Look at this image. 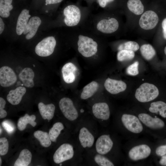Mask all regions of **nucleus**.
<instances>
[{"label": "nucleus", "mask_w": 166, "mask_h": 166, "mask_svg": "<svg viewBox=\"0 0 166 166\" xmlns=\"http://www.w3.org/2000/svg\"><path fill=\"white\" fill-rule=\"evenodd\" d=\"M74 154L73 146L68 143H64L61 145L55 152L53 156V160L56 164L61 163L72 158Z\"/></svg>", "instance_id": "obj_9"}, {"label": "nucleus", "mask_w": 166, "mask_h": 166, "mask_svg": "<svg viewBox=\"0 0 166 166\" xmlns=\"http://www.w3.org/2000/svg\"><path fill=\"white\" fill-rule=\"evenodd\" d=\"M101 36L91 30H75V39L77 42V50L83 56L90 57L94 55L98 50V39Z\"/></svg>", "instance_id": "obj_1"}, {"label": "nucleus", "mask_w": 166, "mask_h": 166, "mask_svg": "<svg viewBox=\"0 0 166 166\" xmlns=\"http://www.w3.org/2000/svg\"><path fill=\"white\" fill-rule=\"evenodd\" d=\"M90 8L78 3L67 5L63 12L65 24L68 26L75 28L81 26L86 21L90 12Z\"/></svg>", "instance_id": "obj_2"}, {"label": "nucleus", "mask_w": 166, "mask_h": 166, "mask_svg": "<svg viewBox=\"0 0 166 166\" xmlns=\"http://www.w3.org/2000/svg\"><path fill=\"white\" fill-rule=\"evenodd\" d=\"M17 80L16 75L10 67L4 66L0 68V84L4 87L10 86L14 84Z\"/></svg>", "instance_id": "obj_12"}, {"label": "nucleus", "mask_w": 166, "mask_h": 166, "mask_svg": "<svg viewBox=\"0 0 166 166\" xmlns=\"http://www.w3.org/2000/svg\"><path fill=\"white\" fill-rule=\"evenodd\" d=\"M30 16L29 10L25 9L22 11L18 16L17 23L16 32L18 35H21L23 33Z\"/></svg>", "instance_id": "obj_22"}, {"label": "nucleus", "mask_w": 166, "mask_h": 166, "mask_svg": "<svg viewBox=\"0 0 166 166\" xmlns=\"http://www.w3.org/2000/svg\"><path fill=\"white\" fill-rule=\"evenodd\" d=\"M38 108L42 118L44 120H51L53 117L55 107V105L51 103L45 105L42 102L38 105Z\"/></svg>", "instance_id": "obj_21"}, {"label": "nucleus", "mask_w": 166, "mask_h": 166, "mask_svg": "<svg viewBox=\"0 0 166 166\" xmlns=\"http://www.w3.org/2000/svg\"><path fill=\"white\" fill-rule=\"evenodd\" d=\"M106 89L109 93L116 94L125 90L126 84L122 81L108 78L104 83Z\"/></svg>", "instance_id": "obj_15"}, {"label": "nucleus", "mask_w": 166, "mask_h": 166, "mask_svg": "<svg viewBox=\"0 0 166 166\" xmlns=\"http://www.w3.org/2000/svg\"><path fill=\"white\" fill-rule=\"evenodd\" d=\"M93 18L91 30L100 36L101 34L114 33L119 27L118 21L115 18H105L100 14L94 16Z\"/></svg>", "instance_id": "obj_3"}, {"label": "nucleus", "mask_w": 166, "mask_h": 166, "mask_svg": "<svg viewBox=\"0 0 166 166\" xmlns=\"http://www.w3.org/2000/svg\"><path fill=\"white\" fill-rule=\"evenodd\" d=\"M138 61H136L129 66L126 69V73L128 75L132 76H136L139 73Z\"/></svg>", "instance_id": "obj_36"}, {"label": "nucleus", "mask_w": 166, "mask_h": 166, "mask_svg": "<svg viewBox=\"0 0 166 166\" xmlns=\"http://www.w3.org/2000/svg\"><path fill=\"white\" fill-rule=\"evenodd\" d=\"M137 116L143 125L151 130L159 129L164 126V123L160 119L153 117L148 113H141Z\"/></svg>", "instance_id": "obj_11"}, {"label": "nucleus", "mask_w": 166, "mask_h": 166, "mask_svg": "<svg viewBox=\"0 0 166 166\" xmlns=\"http://www.w3.org/2000/svg\"><path fill=\"white\" fill-rule=\"evenodd\" d=\"M64 128V125L61 122H56L53 125L49 132L50 138L52 141L53 142L56 141L57 138Z\"/></svg>", "instance_id": "obj_31"}, {"label": "nucleus", "mask_w": 166, "mask_h": 166, "mask_svg": "<svg viewBox=\"0 0 166 166\" xmlns=\"http://www.w3.org/2000/svg\"><path fill=\"white\" fill-rule=\"evenodd\" d=\"M9 144L7 140L5 137L0 138V155L3 156L6 154L8 151Z\"/></svg>", "instance_id": "obj_35"}, {"label": "nucleus", "mask_w": 166, "mask_h": 166, "mask_svg": "<svg viewBox=\"0 0 166 166\" xmlns=\"http://www.w3.org/2000/svg\"><path fill=\"white\" fill-rule=\"evenodd\" d=\"M79 1L84 0L85 2L88 5L89 7H90L92 6L93 3L95 2H96V0H78Z\"/></svg>", "instance_id": "obj_45"}, {"label": "nucleus", "mask_w": 166, "mask_h": 166, "mask_svg": "<svg viewBox=\"0 0 166 166\" xmlns=\"http://www.w3.org/2000/svg\"><path fill=\"white\" fill-rule=\"evenodd\" d=\"M0 135H1V133H2V129L1 128V126H0Z\"/></svg>", "instance_id": "obj_48"}, {"label": "nucleus", "mask_w": 166, "mask_h": 166, "mask_svg": "<svg viewBox=\"0 0 166 166\" xmlns=\"http://www.w3.org/2000/svg\"><path fill=\"white\" fill-rule=\"evenodd\" d=\"M77 70V68L73 63L68 62L65 64L61 69L62 77L64 81L67 83L73 82L75 79V73Z\"/></svg>", "instance_id": "obj_17"}, {"label": "nucleus", "mask_w": 166, "mask_h": 166, "mask_svg": "<svg viewBox=\"0 0 166 166\" xmlns=\"http://www.w3.org/2000/svg\"><path fill=\"white\" fill-rule=\"evenodd\" d=\"M159 94V90L155 85L148 83H144L136 89L135 96L139 101L146 103L154 100Z\"/></svg>", "instance_id": "obj_4"}, {"label": "nucleus", "mask_w": 166, "mask_h": 166, "mask_svg": "<svg viewBox=\"0 0 166 166\" xmlns=\"http://www.w3.org/2000/svg\"><path fill=\"white\" fill-rule=\"evenodd\" d=\"M115 0H96L100 7L103 8H105L110 3L113 2Z\"/></svg>", "instance_id": "obj_40"}, {"label": "nucleus", "mask_w": 166, "mask_h": 166, "mask_svg": "<svg viewBox=\"0 0 166 166\" xmlns=\"http://www.w3.org/2000/svg\"><path fill=\"white\" fill-rule=\"evenodd\" d=\"M92 110L93 115L98 119L106 121L109 118V108L108 105L105 102L95 103L92 106Z\"/></svg>", "instance_id": "obj_14"}, {"label": "nucleus", "mask_w": 166, "mask_h": 166, "mask_svg": "<svg viewBox=\"0 0 166 166\" xmlns=\"http://www.w3.org/2000/svg\"><path fill=\"white\" fill-rule=\"evenodd\" d=\"M48 5V4H46V3L45 4V5Z\"/></svg>", "instance_id": "obj_49"}, {"label": "nucleus", "mask_w": 166, "mask_h": 166, "mask_svg": "<svg viewBox=\"0 0 166 166\" xmlns=\"http://www.w3.org/2000/svg\"><path fill=\"white\" fill-rule=\"evenodd\" d=\"M36 117L34 115L31 116L26 114L23 117H20L18 120V128L21 131L24 130L26 128L27 124H30L33 127H34L37 124L35 121Z\"/></svg>", "instance_id": "obj_26"}, {"label": "nucleus", "mask_w": 166, "mask_h": 166, "mask_svg": "<svg viewBox=\"0 0 166 166\" xmlns=\"http://www.w3.org/2000/svg\"><path fill=\"white\" fill-rule=\"evenodd\" d=\"M140 50L142 56L147 60L152 59L156 54L155 49L149 44L142 45L140 47Z\"/></svg>", "instance_id": "obj_29"}, {"label": "nucleus", "mask_w": 166, "mask_h": 166, "mask_svg": "<svg viewBox=\"0 0 166 166\" xmlns=\"http://www.w3.org/2000/svg\"><path fill=\"white\" fill-rule=\"evenodd\" d=\"M26 92V89L25 87L19 86L9 91L7 96V100L12 105H17L20 102Z\"/></svg>", "instance_id": "obj_19"}, {"label": "nucleus", "mask_w": 166, "mask_h": 166, "mask_svg": "<svg viewBox=\"0 0 166 166\" xmlns=\"http://www.w3.org/2000/svg\"><path fill=\"white\" fill-rule=\"evenodd\" d=\"M2 124L3 127L9 133H12L14 130L15 128L13 124L8 120L3 121Z\"/></svg>", "instance_id": "obj_37"}, {"label": "nucleus", "mask_w": 166, "mask_h": 166, "mask_svg": "<svg viewBox=\"0 0 166 166\" xmlns=\"http://www.w3.org/2000/svg\"><path fill=\"white\" fill-rule=\"evenodd\" d=\"M149 111L156 114L159 113L163 118H166V103L158 101L152 102L149 108Z\"/></svg>", "instance_id": "obj_24"}, {"label": "nucleus", "mask_w": 166, "mask_h": 166, "mask_svg": "<svg viewBox=\"0 0 166 166\" xmlns=\"http://www.w3.org/2000/svg\"><path fill=\"white\" fill-rule=\"evenodd\" d=\"M98 87V84L95 81L89 83L84 87L81 94V98L85 100L90 97L97 91Z\"/></svg>", "instance_id": "obj_25"}, {"label": "nucleus", "mask_w": 166, "mask_h": 166, "mask_svg": "<svg viewBox=\"0 0 166 166\" xmlns=\"http://www.w3.org/2000/svg\"><path fill=\"white\" fill-rule=\"evenodd\" d=\"M94 160L98 165L100 166H113V163L108 158L98 153L94 157Z\"/></svg>", "instance_id": "obj_33"}, {"label": "nucleus", "mask_w": 166, "mask_h": 166, "mask_svg": "<svg viewBox=\"0 0 166 166\" xmlns=\"http://www.w3.org/2000/svg\"><path fill=\"white\" fill-rule=\"evenodd\" d=\"M4 29V23L1 18H0V34L2 33Z\"/></svg>", "instance_id": "obj_44"}, {"label": "nucleus", "mask_w": 166, "mask_h": 166, "mask_svg": "<svg viewBox=\"0 0 166 166\" xmlns=\"http://www.w3.org/2000/svg\"><path fill=\"white\" fill-rule=\"evenodd\" d=\"M41 23V20L39 17L34 16L31 18L23 32L24 34H26V39H30L34 36Z\"/></svg>", "instance_id": "obj_16"}, {"label": "nucleus", "mask_w": 166, "mask_h": 166, "mask_svg": "<svg viewBox=\"0 0 166 166\" xmlns=\"http://www.w3.org/2000/svg\"><path fill=\"white\" fill-rule=\"evenodd\" d=\"M78 137L80 144L84 148H90L93 146L94 136L86 128L83 127L80 129Z\"/></svg>", "instance_id": "obj_18"}, {"label": "nucleus", "mask_w": 166, "mask_h": 166, "mask_svg": "<svg viewBox=\"0 0 166 166\" xmlns=\"http://www.w3.org/2000/svg\"><path fill=\"white\" fill-rule=\"evenodd\" d=\"M59 105L64 116L67 119L73 121L77 118L78 112L71 99L66 97L62 98L60 100Z\"/></svg>", "instance_id": "obj_8"}, {"label": "nucleus", "mask_w": 166, "mask_h": 166, "mask_svg": "<svg viewBox=\"0 0 166 166\" xmlns=\"http://www.w3.org/2000/svg\"><path fill=\"white\" fill-rule=\"evenodd\" d=\"M156 154L158 156H162L166 154V145L160 146L155 150Z\"/></svg>", "instance_id": "obj_39"}, {"label": "nucleus", "mask_w": 166, "mask_h": 166, "mask_svg": "<svg viewBox=\"0 0 166 166\" xmlns=\"http://www.w3.org/2000/svg\"><path fill=\"white\" fill-rule=\"evenodd\" d=\"M32 156L31 152L28 150L26 149L22 150L15 161L14 166H28L31 162Z\"/></svg>", "instance_id": "obj_23"}, {"label": "nucleus", "mask_w": 166, "mask_h": 166, "mask_svg": "<svg viewBox=\"0 0 166 166\" xmlns=\"http://www.w3.org/2000/svg\"><path fill=\"white\" fill-rule=\"evenodd\" d=\"M63 0H45L46 3L47 4H58L61 2Z\"/></svg>", "instance_id": "obj_42"}, {"label": "nucleus", "mask_w": 166, "mask_h": 166, "mask_svg": "<svg viewBox=\"0 0 166 166\" xmlns=\"http://www.w3.org/2000/svg\"><path fill=\"white\" fill-rule=\"evenodd\" d=\"M162 27L164 38L166 40V18L163 21L162 23Z\"/></svg>", "instance_id": "obj_41"}, {"label": "nucleus", "mask_w": 166, "mask_h": 166, "mask_svg": "<svg viewBox=\"0 0 166 166\" xmlns=\"http://www.w3.org/2000/svg\"><path fill=\"white\" fill-rule=\"evenodd\" d=\"M56 45V41L53 36L45 38L39 42L35 48V52L39 56L46 57L52 54Z\"/></svg>", "instance_id": "obj_7"}, {"label": "nucleus", "mask_w": 166, "mask_h": 166, "mask_svg": "<svg viewBox=\"0 0 166 166\" xmlns=\"http://www.w3.org/2000/svg\"><path fill=\"white\" fill-rule=\"evenodd\" d=\"M139 48V45L137 43L130 41L120 44L118 46L117 49L118 51L124 49L134 52L137 50Z\"/></svg>", "instance_id": "obj_34"}, {"label": "nucleus", "mask_w": 166, "mask_h": 166, "mask_svg": "<svg viewBox=\"0 0 166 166\" xmlns=\"http://www.w3.org/2000/svg\"><path fill=\"white\" fill-rule=\"evenodd\" d=\"M6 104L5 100L2 97H0V118L6 117L7 116L6 112L4 109Z\"/></svg>", "instance_id": "obj_38"}, {"label": "nucleus", "mask_w": 166, "mask_h": 166, "mask_svg": "<svg viewBox=\"0 0 166 166\" xmlns=\"http://www.w3.org/2000/svg\"><path fill=\"white\" fill-rule=\"evenodd\" d=\"M159 21L157 14L152 10H148L141 15L139 21V24L142 29L150 30L154 28Z\"/></svg>", "instance_id": "obj_10"}, {"label": "nucleus", "mask_w": 166, "mask_h": 166, "mask_svg": "<svg viewBox=\"0 0 166 166\" xmlns=\"http://www.w3.org/2000/svg\"><path fill=\"white\" fill-rule=\"evenodd\" d=\"M2 159H1V157H0V166H1V164H2Z\"/></svg>", "instance_id": "obj_47"}, {"label": "nucleus", "mask_w": 166, "mask_h": 166, "mask_svg": "<svg viewBox=\"0 0 166 166\" xmlns=\"http://www.w3.org/2000/svg\"><path fill=\"white\" fill-rule=\"evenodd\" d=\"M164 52L165 54L166 55V46L165 47L164 49Z\"/></svg>", "instance_id": "obj_46"}, {"label": "nucleus", "mask_w": 166, "mask_h": 166, "mask_svg": "<svg viewBox=\"0 0 166 166\" xmlns=\"http://www.w3.org/2000/svg\"><path fill=\"white\" fill-rule=\"evenodd\" d=\"M12 0H0V15L7 18L10 15V11L13 8Z\"/></svg>", "instance_id": "obj_30"}, {"label": "nucleus", "mask_w": 166, "mask_h": 166, "mask_svg": "<svg viewBox=\"0 0 166 166\" xmlns=\"http://www.w3.org/2000/svg\"><path fill=\"white\" fill-rule=\"evenodd\" d=\"M162 156L160 160L159 163L162 165L166 166V155H164Z\"/></svg>", "instance_id": "obj_43"}, {"label": "nucleus", "mask_w": 166, "mask_h": 166, "mask_svg": "<svg viewBox=\"0 0 166 166\" xmlns=\"http://www.w3.org/2000/svg\"><path fill=\"white\" fill-rule=\"evenodd\" d=\"M113 146V142L110 135L104 134L101 136L97 140L96 150L98 153L104 155L110 151Z\"/></svg>", "instance_id": "obj_13"}, {"label": "nucleus", "mask_w": 166, "mask_h": 166, "mask_svg": "<svg viewBox=\"0 0 166 166\" xmlns=\"http://www.w3.org/2000/svg\"><path fill=\"white\" fill-rule=\"evenodd\" d=\"M152 150L151 147L146 144L135 145L128 151V156L131 161H137L146 159L151 154Z\"/></svg>", "instance_id": "obj_6"}, {"label": "nucleus", "mask_w": 166, "mask_h": 166, "mask_svg": "<svg viewBox=\"0 0 166 166\" xmlns=\"http://www.w3.org/2000/svg\"><path fill=\"white\" fill-rule=\"evenodd\" d=\"M18 77L25 86L28 88L34 86V84L33 79L34 73L31 68L28 67L24 68L20 72Z\"/></svg>", "instance_id": "obj_20"}, {"label": "nucleus", "mask_w": 166, "mask_h": 166, "mask_svg": "<svg viewBox=\"0 0 166 166\" xmlns=\"http://www.w3.org/2000/svg\"><path fill=\"white\" fill-rule=\"evenodd\" d=\"M121 121L124 127L130 133L139 134L143 131V125L137 116L130 114H123L121 116Z\"/></svg>", "instance_id": "obj_5"}, {"label": "nucleus", "mask_w": 166, "mask_h": 166, "mask_svg": "<svg viewBox=\"0 0 166 166\" xmlns=\"http://www.w3.org/2000/svg\"><path fill=\"white\" fill-rule=\"evenodd\" d=\"M134 57V51L127 50H119L117 54V60L120 61L131 60L133 59Z\"/></svg>", "instance_id": "obj_32"}, {"label": "nucleus", "mask_w": 166, "mask_h": 166, "mask_svg": "<svg viewBox=\"0 0 166 166\" xmlns=\"http://www.w3.org/2000/svg\"><path fill=\"white\" fill-rule=\"evenodd\" d=\"M127 5L129 10L136 15H140L144 11V6L140 0H128Z\"/></svg>", "instance_id": "obj_27"}, {"label": "nucleus", "mask_w": 166, "mask_h": 166, "mask_svg": "<svg viewBox=\"0 0 166 166\" xmlns=\"http://www.w3.org/2000/svg\"><path fill=\"white\" fill-rule=\"evenodd\" d=\"M34 135L40 142L42 146L45 147L49 146L51 144V141L49 133L42 131L38 130L34 133Z\"/></svg>", "instance_id": "obj_28"}]
</instances>
